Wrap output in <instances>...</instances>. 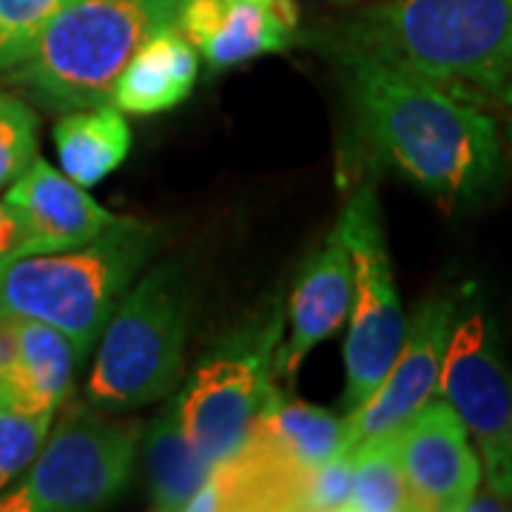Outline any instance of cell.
Instances as JSON below:
<instances>
[{
    "label": "cell",
    "instance_id": "1",
    "mask_svg": "<svg viewBox=\"0 0 512 512\" xmlns=\"http://www.w3.org/2000/svg\"><path fill=\"white\" fill-rule=\"evenodd\" d=\"M336 60L356 137L373 163L444 205L484 200L501 183L504 148L481 106L367 57Z\"/></svg>",
    "mask_w": 512,
    "mask_h": 512
},
{
    "label": "cell",
    "instance_id": "2",
    "mask_svg": "<svg viewBox=\"0 0 512 512\" xmlns=\"http://www.w3.org/2000/svg\"><path fill=\"white\" fill-rule=\"evenodd\" d=\"M336 55L436 83L476 106L512 100V0H384L342 23Z\"/></svg>",
    "mask_w": 512,
    "mask_h": 512
},
{
    "label": "cell",
    "instance_id": "3",
    "mask_svg": "<svg viewBox=\"0 0 512 512\" xmlns=\"http://www.w3.org/2000/svg\"><path fill=\"white\" fill-rule=\"evenodd\" d=\"M157 245V225L123 217L72 251L6 259L0 262V316L52 325L83 359Z\"/></svg>",
    "mask_w": 512,
    "mask_h": 512
},
{
    "label": "cell",
    "instance_id": "4",
    "mask_svg": "<svg viewBox=\"0 0 512 512\" xmlns=\"http://www.w3.org/2000/svg\"><path fill=\"white\" fill-rule=\"evenodd\" d=\"M183 0H69L12 74L43 109L111 103V86L148 37L177 23Z\"/></svg>",
    "mask_w": 512,
    "mask_h": 512
},
{
    "label": "cell",
    "instance_id": "5",
    "mask_svg": "<svg viewBox=\"0 0 512 512\" xmlns=\"http://www.w3.org/2000/svg\"><path fill=\"white\" fill-rule=\"evenodd\" d=\"M188 276L163 262L131 282L100 333L86 396L103 413H123L171 396L185 373Z\"/></svg>",
    "mask_w": 512,
    "mask_h": 512
},
{
    "label": "cell",
    "instance_id": "6",
    "mask_svg": "<svg viewBox=\"0 0 512 512\" xmlns=\"http://www.w3.org/2000/svg\"><path fill=\"white\" fill-rule=\"evenodd\" d=\"M285 311L271 305L242 328L231 330L194 367L174 399L185 441L208 464L231 456L276 390V350Z\"/></svg>",
    "mask_w": 512,
    "mask_h": 512
},
{
    "label": "cell",
    "instance_id": "7",
    "mask_svg": "<svg viewBox=\"0 0 512 512\" xmlns=\"http://www.w3.org/2000/svg\"><path fill=\"white\" fill-rule=\"evenodd\" d=\"M143 427L72 407L43 441L26 478L0 495V512H83L106 507L131 481Z\"/></svg>",
    "mask_w": 512,
    "mask_h": 512
},
{
    "label": "cell",
    "instance_id": "8",
    "mask_svg": "<svg viewBox=\"0 0 512 512\" xmlns=\"http://www.w3.org/2000/svg\"><path fill=\"white\" fill-rule=\"evenodd\" d=\"M353 256V305L345 342V402L362 404L402 348L407 316L387 254L379 197L373 185L353 191L336 222Z\"/></svg>",
    "mask_w": 512,
    "mask_h": 512
},
{
    "label": "cell",
    "instance_id": "9",
    "mask_svg": "<svg viewBox=\"0 0 512 512\" xmlns=\"http://www.w3.org/2000/svg\"><path fill=\"white\" fill-rule=\"evenodd\" d=\"M436 393L464 421L481 467L493 464L510 419L512 373L504 362L495 322L481 305L456 308Z\"/></svg>",
    "mask_w": 512,
    "mask_h": 512
},
{
    "label": "cell",
    "instance_id": "10",
    "mask_svg": "<svg viewBox=\"0 0 512 512\" xmlns=\"http://www.w3.org/2000/svg\"><path fill=\"white\" fill-rule=\"evenodd\" d=\"M456 308V296H433L413 311L407 319L402 348L382 382L342 419V453H353L362 441L402 427L421 404L436 396Z\"/></svg>",
    "mask_w": 512,
    "mask_h": 512
},
{
    "label": "cell",
    "instance_id": "11",
    "mask_svg": "<svg viewBox=\"0 0 512 512\" xmlns=\"http://www.w3.org/2000/svg\"><path fill=\"white\" fill-rule=\"evenodd\" d=\"M396 447L416 512H464L484 481L476 444L441 396L396 427Z\"/></svg>",
    "mask_w": 512,
    "mask_h": 512
},
{
    "label": "cell",
    "instance_id": "12",
    "mask_svg": "<svg viewBox=\"0 0 512 512\" xmlns=\"http://www.w3.org/2000/svg\"><path fill=\"white\" fill-rule=\"evenodd\" d=\"M3 202L23 228L18 256L72 251L123 220L40 157L9 185Z\"/></svg>",
    "mask_w": 512,
    "mask_h": 512
},
{
    "label": "cell",
    "instance_id": "13",
    "mask_svg": "<svg viewBox=\"0 0 512 512\" xmlns=\"http://www.w3.org/2000/svg\"><path fill=\"white\" fill-rule=\"evenodd\" d=\"M296 6L282 0H183L177 26L211 69H234L262 55L285 52L296 37Z\"/></svg>",
    "mask_w": 512,
    "mask_h": 512
},
{
    "label": "cell",
    "instance_id": "14",
    "mask_svg": "<svg viewBox=\"0 0 512 512\" xmlns=\"http://www.w3.org/2000/svg\"><path fill=\"white\" fill-rule=\"evenodd\" d=\"M353 305V256L336 225L325 245L305 262L288 302V336L276 350V376L293 379L319 342L330 339Z\"/></svg>",
    "mask_w": 512,
    "mask_h": 512
},
{
    "label": "cell",
    "instance_id": "15",
    "mask_svg": "<svg viewBox=\"0 0 512 512\" xmlns=\"http://www.w3.org/2000/svg\"><path fill=\"white\" fill-rule=\"evenodd\" d=\"M77 362L72 342L52 325L0 316V393L15 402L55 413L69 396Z\"/></svg>",
    "mask_w": 512,
    "mask_h": 512
},
{
    "label": "cell",
    "instance_id": "16",
    "mask_svg": "<svg viewBox=\"0 0 512 512\" xmlns=\"http://www.w3.org/2000/svg\"><path fill=\"white\" fill-rule=\"evenodd\" d=\"M197 74L200 55L174 23L154 32L128 57L123 72L117 74L111 86V106L137 117L177 109L194 92Z\"/></svg>",
    "mask_w": 512,
    "mask_h": 512
},
{
    "label": "cell",
    "instance_id": "17",
    "mask_svg": "<svg viewBox=\"0 0 512 512\" xmlns=\"http://www.w3.org/2000/svg\"><path fill=\"white\" fill-rule=\"evenodd\" d=\"M339 441V416H333L325 407L291 399L276 387L242 444L268 464H274L276 470L308 478L316 464H322L339 450Z\"/></svg>",
    "mask_w": 512,
    "mask_h": 512
},
{
    "label": "cell",
    "instance_id": "18",
    "mask_svg": "<svg viewBox=\"0 0 512 512\" xmlns=\"http://www.w3.org/2000/svg\"><path fill=\"white\" fill-rule=\"evenodd\" d=\"M55 148L63 174L83 188L103 183L126 163L131 128L111 103L66 111L55 123Z\"/></svg>",
    "mask_w": 512,
    "mask_h": 512
},
{
    "label": "cell",
    "instance_id": "19",
    "mask_svg": "<svg viewBox=\"0 0 512 512\" xmlns=\"http://www.w3.org/2000/svg\"><path fill=\"white\" fill-rule=\"evenodd\" d=\"M143 441H146L143 458H146L148 493L154 510H188L191 498L205 484L214 464L197 456V450L185 441L174 399L168 402L165 413L148 424Z\"/></svg>",
    "mask_w": 512,
    "mask_h": 512
},
{
    "label": "cell",
    "instance_id": "20",
    "mask_svg": "<svg viewBox=\"0 0 512 512\" xmlns=\"http://www.w3.org/2000/svg\"><path fill=\"white\" fill-rule=\"evenodd\" d=\"M399 461L396 430L362 441L353 450V484L345 512H413Z\"/></svg>",
    "mask_w": 512,
    "mask_h": 512
},
{
    "label": "cell",
    "instance_id": "21",
    "mask_svg": "<svg viewBox=\"0 0 512 512\" xmlns=\"http://www.w3.org/2000/svg\"><path fill=\"white\" fill-rule=\"evenodd\" d=\"M55 413L29 410L12 396L0 393V493L12 487L35 461L49 439Z\"/></svg>",
    "mask_w": 512,
    "mask_h": 512
},
{
    "label": "cell",
    "instance_id": "22",
    "mask_svg": "<svg viewBox=\"0 0 512 512\" xmlns=\"http://www.w3.org/2000/svg\"><path fill=\"white\" fill-rule=\"evenodd\" d=\"M69 0H0V74L18 69Z\"/></svg>",
    "mask_w": 512,
    "mask_h": 512
},
{
    "label": "cell",
    "instance_id": "23",
    "mask_svg": "<svg viewBox=\"0 0 512 512\" xmlns=\"http://www.w3.org/2000/svg\"><path fill=\"white\" fill-rule=\"evenodd\" d=\"M37 157V114L15 94H0V188L12 185Z\"/></svg>",
    "mask_w": 512,
    "mask_h": 512
},
{
    "label": "cell",
    "instance_id": "24",
    "mask_svg": "<svg viewBox=\"0 0 512 512\" xmlns=\"http://www.w3.org/2000/svg\"><path fill=\"white\" fill-rule=\"evenodd\" d=\"M350 484H353V453L336 450L333 456L316 464L305 484L302 510L305 512H336L348 510Z\"/></svg>",
    "mask_w": 512,
    "mask_h": 512
},
{
    "label": "cell",
    "instance_id": "25",
    "mask_svg": "<svg viewBox=\"0 0 512 512\" xmlns=\"http://www.w3.org/2000/svg\"><path fill=\"white\" fill-rule=\"evenodd\" d=\"M484 481H487L490 493L504 498V501H512V407L510 419H507V430H504V441H501V450L493 458V464L484 467Z\"/></svg>",
    "mask_w": 512,
    "mask_h": 512
},
{
    "label": "cell",
    "instance_id": "26",
    "mask_svg": "<svg viewBox=\"0 0 512 512\" xmlns=\"http://www.w3.org/2000/svg\"><path fill=\"white\" fill-rule=\"evenodd\" d=\"M20 242H23V228L18 217L6 202H0V262L15 259L20 254Z\"/></svg>",
    "mask_w": 512,
    "mask_h": 512
},
{
    "label": "cell",
    "instance_id": "27",
    "mask_svg": "<svg viewBox=\"0 0 512 512\" xmlns=\"http://www.w3.org/2000/svg\"><path fill=\"white\" fill-rule=\"evenodd\" d=\"M256 3H262V6H276V3H282V0H256Z\"/></svg>",
    "mask_w": 512,
    "mask_h": 512
},
{
    "label": "cell",
    "instance_id": "28",
    "mask_svg": "<svg viewBox=\"0 0 512 512\" xmlns=\"http://www.w3.org/2000/svg\"><path fill=\"white\" fill-rule=\"evenodd\" d=\"M507 109H512V100H510V106H507Z\"/></svg>",
    "mask_w": 512,
    "mask_h": 512
}]
</instances>
